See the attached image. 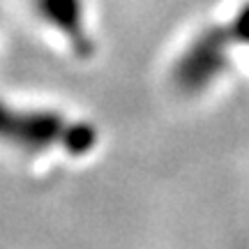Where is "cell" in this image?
<instances>
[{"instance_id":"cell-1","label":"cell","mask_w":249,"mask_h":249,"mask_svg":"<svg viewBox=\"0 0 249 249\" xmlns=\"http://www.w3.org/2000/svg\"><path fill=\"white\" fill-rule=\"evenodd\" d=\"M99 134L86 120L55 113V111H26L0 99V141L26 152L62 150L81 157L97 145Z\"/></svg>"},{"instance_id":"cell-2","label":"cell","mask_w":249,"mask_h":249,"mask_svg":"<svg viewBox=\"0 0 249 249\" xmlns=\"http://www.w3.org/2000/svg\"><path fill=\"white\" fill-rule=\"evenodd\" d=\"M229 26H210L189 42L173 67V81L182 92H201L213 83L231 58Z\"/></svg>"},{"instance_id":"cell-3","label":"cell","mask_w":249,"mask_h":249,"mask_svg":"<svg viewBox=\"0 0 249 249\" xmlns=\"http://www.w3.org/2000/svg\"><path fill=\"white\" fill-rule=\"evenodd\" d=\"M39 17L65 35L71 51L79 58L92 53V39L86 28V5L83 0H35Z\"/></svg>"},{"instance_id":"cell-4","label":"cell","mask_w":249,"mask_h":249,"mask_svg":"<svg viewBox=\"0 0 249 249\" xmlns=\"http://www.w3.org/2000/svg\"><path fill=\"white\" fill-rule=\"evenodd\" d=\"M229 33L233 46H249V2L242 5L235 18L229 23Z\"/></svg>"}]
</instances>
